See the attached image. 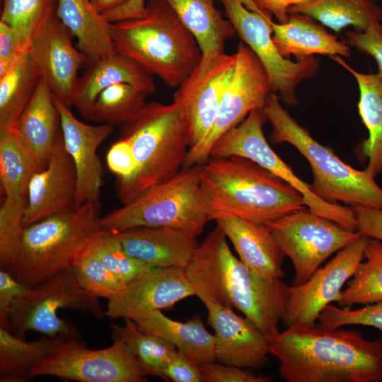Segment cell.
I'll return each mask as SVG.
<instances>
[{
    "label": "cell",
    "mask_w": 382,
    "mask_h": 382,
    "mask_svg": "<svg viewBox=\"0 0 382 382\" xmlns=\"http://www.w3.org/2000/svg\"><path fill=\"white\" fill-rule=\"evenodd\" d=\"M287 382L382 381V345L361 332L315 325L292 326L268 340Z\"/></svg>",
    "instance_id": "cell-1"
},
{
    "label": "cell",
    "mask_w": 382,
    "mask_h": 382,
    "mask_svg": "<svg viewBox=\"0 0 382 382\" xmlns=\"http://www.w3.org/2000/svg\"><path fill=\"white\" fill-rule=\"evenodd\" d=\"M226 238L218 225L209 232L185 268L187 277L216 302L241 311L269 340L280 332L289 286L250 271L232 253Z\"/></svg>",
    "instance_id": "cell-2"
},
{
    "label": "cell",
    "mask_w": 382,
    "mask_h": 382,
    "mask_svg": "<svg viewBox=\"0 0 382 382\" xmlns=\"http://www.w3.org/2000/svg\"><path fill=\"white\" fill-rule=\"evenodd\" d=\"M199 180L212 220L230 215L265 225L307 207L294 187L243 157L209 158Z\"/></svg>",
    "instance_id": "cell-3"
},
{
    "label": "cell",
    "mask_w": 382,
    "mask_h": 382,
    "mask_svg": "<svg viewBox=\"0 0 382 382\" xmlns=\"http://www.w3.org/2000/svg\"><path fill=\"white\" fill-rule=\"evenodd\" d=\"M146 8L142 17L110 24L115 52L177 88L198 64L201 49L166 0H149Z\"/></svg>",
    "instance_id": "cell-4"
},
{
    "label": "cell",
    "mask_w": 382,
    "mask_h": 382,
    "mask_svg": "<svg viewBox=\"0 0 382 382\" xmlns=\"http://www.w3.org/2000/svg\"><path fill=\"white\" fill-rule=\"evenodd\" d=\"M120 138L131 141L136 161L133 174L116 183L122 204L175 175L184 166L190 147L187 122L174 102L146 103L122 125Z\"/></svg>",
    "instance_id": "cell-5"
},
{
    "label": "cell",
    "mask_w": 382,
    "mask_h": 382,
    "mask_svg": "<svg viewBox=\"0 0 382 382\" xmlns=\"http://www.w3.org/2000/svg\"><path fill=\"white\" fill-rule=\"evenodd\" d=\"M100 204L74 206L25 227L8 272L34 289L72 266L101 227Z\"/></svg>",
    "instance_id": "cell-6"
},
{
    "label": "cell",
    "mask_w": 382,
    "mask_h": 382,
    "mask_svg": "<svg viewBox=\"0 0 382 382\" xmlns=\"http://www.w3.org/2000/svg\"><path fill=\"white\" fill-rule=\"evenodd\" d=\"M279 99L271 92L262 108L272 125L270 139L293 145L307 159L313 175L309 185L312 192L328 202L382 209V188L375 177L366 169L358 170L346 164L318 143L282 106Z\"/></svg>",
    "instance_id": "cell-7"
},
{
    "label": "cell",
    "mask_w": 382,
    "mask_h": 382,
    "mask_svg": "<svg viewBox=\"0 0 382 382\" xmlns=\"http://www.w3.org/2000/svg\"><path fill=\"white\" fill-rule=\"evenodd\" d=\"M199 170L200 165L183 166L173 178L101 217L100 227L120 232L137 226H166L197 238L212 220Z\"/></svg>",
    "instance_id": "cell-8"
},
{
    "label": "cell",
    "mask_w": 382,
    "mask_h": 382,
    "mask_svg": "<svg viewBox=\"0 0 382 382\" xmlns=\"http://www.w3.org/2000/svg\"><path fill=\"white\" fill-rule=\"evenodd\" d=\"M59 308L87 312L99 320L106 317L99 297L81 286L71 266L33 289L12 307L8 315L10 332L21 338L30 330L51 337H80L72 323L59 318Z\"/></svg>",
    "instance_id": "cell-9"
},
{
    "label": "cell",
    "mask_w": 382,
    "mask_h": 382,
    "mask_svg": "<svg viewBox=\"0 0 382 382\" xmlns=\"http://www.w3.org/2000/svg\"><path fill=\"white\" fill-rule=\"evenodd\" d=\"M284 256L294 267L293 286L307 282L331 255L358 240L362 234L347 230L308 208L265 224Z\"/></svg>",
    "instance_id": "cell-10"
},
{
    "label": "cell",
    "mask_w": 382,
    "mask_h": 382,
    "mask_svg": "<svg viewBox=\"0 0 382 382\" xmlns=\"http://www.w3.org/2000/svg\"><path fill=\"white\" fill-rule=\"evenodd\" d=\"M218 1L241 41L251 49L265 67L272 93H279V98L289 106L296 105V87L301 81L309 79L318 73L317 59L311 56L293 62L283 57L272 40L270 16L257 8H248L241 0Z\"/></svg>",
    "instance_id": "cell-11"
},
{
    "label": "cell",
    "mask_w": 382,
    "mask_h": 382,
    "mask_svg": "<svg viewBox=\"0 0 382 382\" xmlns=\"http://www.w3.org/2000/svg\"><path fill=\"white\" fill-rule=\"evenodd\" d=\"M265 122L262 113L250 112L243 121L221 137L219 142L220 154L224 157L241 156L256 163L298 190L303 197L307 207L313 213L347 230L357 231V221L350 207L318 197L312 192L310 185L297 177L273 151L262 131Z\"/></svg>",
    "instance_id": "cell-12"
},
{
    "label": "cell",
    "mask_w": 382,
    "mask_h": 382,
    "mask_svg": "<svg viewBox=\"0 0 382 382\" xmlns=\"http://www.w3.org/2000/svg\"><path fill=\"white\" fill-rule=\"evenodd\" d=\"M112 342L108 348L91 349L80 337L68 338L33 369V374L81 382L148 381L125 344Z\"/></svg>",
    "instance_id": "cell-13"
},
{
    "label": "cell",
    "mask_w": 382,
    "mask_h": 382,
    "mask_svg": "<svg viewBox=\"0 0 382 382\" xmlns=\"http://www.w3.org/2000/svg\"><path fill=\"white\" fill-rule=\"evenodd\" d=\"M235 52V71L221 99L216 119L206 136L189 149L184 166L206 162L217 139L240 124L253 110L262 108L272 92L267 71L251 49L241 41Z\"/></svg>",
    "instance_id": "cell-14"
},
{
    "label": "cell",
    "mask_w": 382,
    "mask_h": 382,
    "mask_svg": "<svg viewBox=\"0 0 382 382\" xmlns=\"http://www.w3.org/2000/svg\"><path fill=\"white\" fill-rule=\"evenodd\" d=\"M236 64V52H202L195 68L177 87L173 102L180 108L187 122L190 147L198 144L210 130Z\"/></svg>",
    "instance_id": "cell-15"
},
{
    "label": "cell",
    "mask_w": 382,
    "mask_h": 382,
    "mask_svg": "<svg viewBox=\"0 0 382 382\" xmlns=\"http://www.w3.org/2000/svg\"><path fill=\"white\" fill-rule=\"evenodd\" d=\"M370 239L362 234L358 240L339 250L324 267H320L307 282L299 286H289L282 321L286 328L313 326L328 305L340 303L342 289L364 259Z\"/></svg>",
    "instance_id": "cell-16"
},
{
    "label": "cell",
    "mask_w": 382,
    "mask_h": 382,
    "mask_svg": "<svg viewBox=\"0 0 382 382\" xmlns=\"http://www.w3.org/2000/svg\"><path fill=\"white\" fill-rule=\"evenodd\" d=\"M73 37L56 13L36 33L28 47L40 78L54 96L69 108L73 105L79 71L91 64L74 46Z\"/></svg>",
    "instance_id": "cell-17"
},
{
    "label": "cell",
    "mask_w": 382,
    "mask_h": 382,
    "mask_svg": "<svg viewBox=\"0 0 382 382\" xmlns=\"http://www.w3.org/2000/svg\"><path fill=\"white\" fill-rule=\"evenodd\" d=\"M195 296L207 310V324L214 330L216 360L243 369H260L268 361L267 338L247 318L216 302L199 287Z\"/></svg>",
    "instance_id": "cell-18"
},
{
    "label": "cell",
    "mask_w": 382,
    "mask_h": 382,
    "mask_svg": "<svg viewBox=\"0 0 382 382\" xmlns=\"http://www.w3.org/2000/svg\"><path fill=\"white\" fill-rule=\"evenodd\" d=\"M192 296H195V291L185 268H157L127 284L108 299L105 316L112 319L129 318L137 322L153 311L171 308Z\"/></svg>",
    "instance_id": "cell-19"
},
{
    "label": "cell",
    "mask_w": 382,
    "mask_h": 382,
    "mask_svg": "<svg viewBox=\"0 0 382 382\" xmlns=\"http://www.w3.org/2000/svg\"><path fill=\"white\" fill-rule=\"evenodd\" d=\"M54 101L60 113L64 147L71 157L76 171L75 206L98 202L103 171L96 151L112 133L113 126L84 123L55 96Z\"/></svg>",
    "instance_id": "cell-20"
},
{
    "label": "cell",
    "mask_w": 382,
    "mask_h": 382,
    "mask_svg": "<svg viewBox=\"0 0 382 382\" xmlns=\"http://www.w3.org/2000/svg\"><path fill=\"white\" fill-rule=\"evenodd\" d=\"M77 176L74 161L59 134L47 167L28 184L25 227L75 206Z\"/></svg>",
    "instance_id": "cell-21"
},
{
    "label": "cell",
    "mask_w": 382,
    "mask_h": 382,
    "mask_svg": "<svg viewBox=\"0 0 382 382\" xmlns=\"http://www.w3.org/2000/svg\"><path fill=\"white\" fill-rule=\"evenodd\" d=\"M35 173L45 169L62 131L59 111L53 93L42 79L21 112L15 127Z\"/></svg>",
    "instance_id": "cell-22"
},
{
    "label": "cell",
    "mask_w": 382,
    "mask_h": 382,
    "mask_svg": "<svg viewBox=\"0 0 382 382\" xmlns=\"http://www.w3.org/2000/svg\"><path fill=\"white\" fill-rule=\"evenodd\" d=\"M115 233L130 256L154 268H186L199 245L196 238L166 226H137Z\"/></svg>",
    "instance_id": "cell-23"
},
{
    "label": "cell",
    "mask_w": 382,
    "mask_h": 382,
    "mask_svg": "<svg viewBox=\"0 0 382 382\" xmlns=\"http://www.w3.org/2000/svg\"><path fill=\"white\" fill-rule=\"evenodd\" d=\"M214 221L231 241L239 259L250 271L270 279L284 277L285 256L265 225L230 215L219 216Z\"/></svg>",
    "instance_id": "cell-24"
},
{
    "label": "cell",
    "mask_w": 382,
    "mask_h": 382,
    "mask_svg": "<svg viewBox=\"0 0 382 382\" xmlns=\"http://www.w3.org/2000/svg\"><path fill=\"white\" fill-rule=\"evenodd\" d=\"M120 83L134 86L149 95L156 89L151 75L141 65L116 52L85 68L77 81L73 105L86 121H91L92 108L100 93Z\"/></svg>",
    "instance_id": "cell-25"
},
{
    "label": "cell",
    "mask_w": 382,
    "mask_h": 382,
    "mask_svg": "<svg viewBox=\"0 0 382 382\" xmlns=\"http://www.w3.org/2000/svg\"><path fill=\"white\" fill-rule=\"evenodd\" d=\"M272 40L279 53L284 58L294 56L300 61L315 54L349 57L350 47L347 42L329 33L321 23L302 13L289 15L286 23L270 21Z\"/></svg>",
    "instance_id": "cell-26"
},
{
    "label": "cell",
    "mask_w": 382,
    "mask_h": 382,
    "mask_svg": "<svg viewBox=\"0 0 382 382\" xmlns=\"http://www.w3.org/2000/svg\"><path fill=\"white\" fill-rule=\"evenodd\" d=\"M57 14L91 63L116 53L110 23L91 0H58Z\"/></svg>",
    "instance_id": "cell-27"
},
{
    "label": "cell",
    "mask_w": 382,
    "mask_h": 382,
    "mask_svg": "<svg viewBox=\"0 0 382 382\" xmlns=\"http://www.w3.org/2000/svg\"><path fill=\"white\" fill-rule=\"evenodd\" d=\"M136 323L170 342L199 366L216 361L215 336L206 329L199 316L180 322L157 310Z\"/></svg>",
    "instance_id": "cell-28"
},
{
    "label": "cell",
    "mask_w": 382,
    "mask_h": 382,
    "mask_svg": "<svg viewBox=\"0 0 382 382\" xmlns=\"http://www.w3.org/2000/svg\"><path fill=\"white\" fill-rule=\"evenodd\" d=\"M331 57L352 73L358 83L359 113L369 131L361 149L369 160L366 170L375 177L382 171V75L359 73L337 56Z\"/></svg>",
    "instance_id": "cell-29"
},
{
    "label": "cell",
    "mask_w": 382,
    "mask_h": 382,
    "mask_svg": "<svg viewBox=\"0 0 382 382\" xmlns=\"http://www.w3.org/2000/svg\"><path fill=\"white\" fill-rule=\"evenodd\" d=\"M193 34L202 52L224 50L236 31L215 6V0H166Z\"/></svg>",
    "instance_id": "cell-30"
},
{
    "label": "cell",
    "mask_w": 382,
    "mask_h": 382,
    "mask_svg": "<svg viewBox=\"0 0 382 382\" xmlns=\"http://www.w3.org/2000/svg\"><path fill=\"white\" fill-rule=\"evenodd\" d=\"M68 338L46 335L31 342L0 327V381L28 382L33 369Z\"/></svg>",
    "instance_id": "cell-31"
},
{
    "label": "cell",
    "mask_w": 382,
    "mask_h": 382,
    "mask_svg": "<svg viewBox=\"0 0 382 382\" xmlns=\"http://www.w3.org/2000/svg\"><path fill=\"white\" fill-rule=\"evenodd\" d=\"M288 13L308 15L336 33L350 25L364 31L382 21V8L373 0H312L289 7Z\"/></svg>",
    "instance_id": "cell-32"
},
{
    "label": "cell",
    "mask_w": 382,
    "mask_h": 382,
    "mask_svg": "<svg viewBox=\"0 0 382 382\" xmlns=\"http://www.w3.org/2000/svg\"><path fill=\"white\" fill-rule=\"evenodd\" d=\"M40 79V76L28 50L6 73L0 76V130L16 127Z\"/></svg>",
    "instance_id": "cell-33"
},
{
    "label": "cell",
    "mask_w": 382,
    "mask_h": 382,
    "mask_svg": "<svg viewBox=\"0 0 382 382\" xmlns=\"http://www.w3.org/2000/svg\"><path fill=\"white\" fill-rule=\"evenodd\" d=\"M124 325H110L112 340H122L133 354L146 376L163 378V369L177 348L156 334L141 329L129 318Z\"/></svg>",
    "instance_id": "cell-34"
},
{
    "label": "cell",
    "mask_w": 382,
    "mask_h": 382,
    "mask_svg": "<svg viewBox=\"0 0 382 382\" xmlns=\"http://www.w3.org/2000/svg\"><path fill=\"white\" fill-rule=\"evenodd\" d=\"M364 259L342 291L340 307L351 308L382 301V241L369 240Z\"/></svg>",
    "instance_id": "cell-35"
},
{
    "label": "cell",
    "mask_w": 382,
    "mask_h": 382,
    "mask_svg": "<svg viewBox=\"0 0 382 382\" xmlns=\"http://www.w3.org/2000/svg\"><path fill=\"white\" fill-rule=\"evenodd\" d=\"M34 173L15 128L0 130V181L6 197H27Z\"/></svg>",
    "instance_id": "cell-36"
},
{
    "label": "cell",
    "mask_w": 382,
    "mask_h": 382,
    "mask_svg": "<svg viewBox=\"0 0 382 382\" xmlns=\"http://www.w3.org/2000/svg\"><path fill=\"white\" fill-rule=\"evenodd\" d=\"M147 96L145 91L125 83L106 88L93 104L91 121L122 125L145 105Z\"/></svg>",
    "instance_id": "cell-37"
},
{
    "label": "cell",
    "mask_w": 382,
    "mask_h": 382,
    "mask_svg": "<svg viewBox=\"0 0 382 382\" xmlns=\"http://www.w3.org/2000/svg\"><path fill=\"white\" fill-rule=\"evenodd\" d=\"M86 249L97 256L127 284L157 269L130 256L123 248L115 232L102 228L93 234Z\"/></svg>",
    "instance_id": "cell-38"
},
{
    "label": "cell",
    "mask_w": 382,
    "mask_h": 382,
    "mask_svg": "<svg viewBox=\"0 0 382 382\" xmlns=\"http://www.w3.org/2000/svg\"><path fill=\"white\" fill-rule=\"evenodd\" d=\"M58 0H3L1 21L9 25L28 50L40 28L57 13Z\"/></svg>",
    "instance_id": "cell-39"
},
{
    "label": "cell",
    "mask_w": 382,
    "mask_h": 382,
    "mask_svg": "<svg viewBox=\"0 0 382 382\" xmlns=\"http://www.w3.org/2000/svg\"><path fill=\"white\" fill-rule=\"evenodd\" d=\"M72 267L81 286L99 298L110 299L127 285L86 248L74 261Z\"/></svg>",
    "instance_id": "cell-40"
},
{
    "label": "cell",
    "mask_w": 382,
    "mask_h": 382,
    "mask_svg": "<svg viewBox=\"0 0 382 382\" xmlns=\"http://www.w3.org/2000/svg\"><path fill=\"white\" fill-rule=\"evenodd\" d=\"M27 197H6L0 207V266L8 271L23 231Z\"/></svg>",
    "instance_id": "cell-41"
},
{
    "label": "cell",
    "mask_w": 382,
    "mask_h": 382,
    "mask_svg": "<svg viewBox=\"0 0 382 382\" xmlns=\"http://www.w3.org/2000/svg\"><path fill=\"white\" fill-rule=\"evenodd\" d=\"M318 320L325 328L337 329L349 325H361L382 331V301L351 309L330 303L320 314Z\"/></svg>",
    "instance_id": "cell-42"
},
{
    "label": "cell",
    "mask_w": 382,
    "mask_h": 382,
    "mask_svg": "<svg viewBox=\"0 0 382 382\" xmlns=\"http://www.w3.org/2000/svg\"><path fill=\"white\" fill-rule=\"evenodd\" d=\"M33 289L18 281L10 272L0 270V327L10 331L8 315L12 307Z\"/></svg>",
    "instance_id": "cell-43"
},
{
    "label": "cell",
    "mask_w": 382,
    "mask_h": 382,
    "mask_svg": "<svg viewBox=\"0 0 382 382\" xmlns=\"http://www.w3.org/2000/svg\"><path fill=\"white\" fill-rule=\"evenodd\" d=\"M204 382H270L263 375H256L238 366L216 364L214 361L200 366Z\"/></svg>",
    "instance_id": "cell-44"
},
{
    "label": "cell",
    "mask_w": 382,
    "mask_h": 382,
    "mask_svg": "<svg viewBox=\"0 0 382 382\" xmlns=\"http://www.w3.org/2000/svg\"><path fill=\"white\" fill-rule=\"evenodd\" d=\"M106 162L109 170L117 176V182L129 178L136 169L131 141L128 139L120 138L107 153Z\"/></svg>",
    "instance_id": "cell-45"
},
{
    "label": "cell",
    "mask_w": 382,
    "mask_h": 382,
    "mask_svg": "<svg viewBox=\"0 0 382 382\" xmlns=\"http://www.w3.org/2000/svg\"><path fill=\"white\" fill-rule=\"evenodd\" d=\"M347 43L359 51L372 56L378 66V73L382 75V25L374 23L365 30H354L347 33Z\"/></svg>",
    "instance_id": "cell-46"
},
{
    "label": "cell",
    "mask_w": 382,
    "mask_h": 382,
    "mask_svg": "<svg viewBox=\"0 0 382 382\" xmlns=\"http://www.w3.org/2000/svg\"><path fill=\"white\" fill-rule=\"evenodd\" d=\"M163 380L173 382H204L200 366L177 349L166 365Z\"/></svg>",
    "instance_id": "cell-47"
},
{
    "label": "cell",
    "mask_w": 382,
    "mask_h": 382,
    "mask_svg": "<svg viewBox=\"0 0 382 382\" xmlns=\"http://www.w3.org/2000/svg\"><path fill=\"white\" fill-rule=\"evenodd\" d=\"M27 51L16 32L0 21V76L6 73Z\"/></svg>",
    "instance_id": "cell-48"
},
{
    "label": "cell",
    "mask_w": 382,
    "mask_h": 382,
    "mask_svg": "<svg viewBox=\"0 0 382 382\" xmlns=\"http://www.w3.org/2000/svg\"><path fill=\"white\" fill-rule=\"evenodd\" d=\"M358 231L370 238L382 241V209L364 206L350 207Z\"/></svg>",
    "instance_id": "cell-49"
},
{
    "label": "cell",
    "mask_w": 382,
    "mask_h": 382,
    "mask_svg": "<svg viewBox=\"0 0 382 382\" xmlns=\"http://www.w3.org/2000/svg\"><path fill=\"white\" fill-rule=\"evenodd\" d=\"M312 0H253L248 8H257L270 17L273 15L279 23H286L289 21L288 9L295 5L307 3Z\"/></svg>",
    "instance_id": "cell-50"
},
{
    "label": "cell",
    "mask_w": 382,
    "mask_h": 382,
    "mask_svg": "<svg viewBox=\"0 0 382 382\" xmlns=\"http://www.w3.org/2000/svg\"><path fill=\"white\" fill-rule=\"evenodd\" d=\"M146 0H131L114 10L102 13L110 23L129 18H139L146 12Z\"/></svg>",
    "instance_id": "cell-51"
},
{
    "label": "cell",
    "mask_w": 382,
    "mask_h": 382,
    "mask_svg": "<svg viewBox=\"0 0 382 382\" xmlns=\"http://www.w3.org/2000/svg\"><path fill=\"white\" fill-rule=\"evenodd\" d=\"M130 1L131 0H91L95 8L100 13L117 8Z\"/></svg>",
    "instance_id": "cell-52"
},
{
    "label": "cell",
    "mask_w": 382,
    "mask_h": 382,
    "mask_svg": "<svg viewBox=\"0 0 382 382\" xmlns=\"http://www.w3.org/2000/svg\"><path fill=\"white\" fill-rule=\"evenodd\" d=\"M380 340H381V345H382V335L380 337Z\"/></svg>",
    "instance_id": "cell-53"
}]
</instances>
